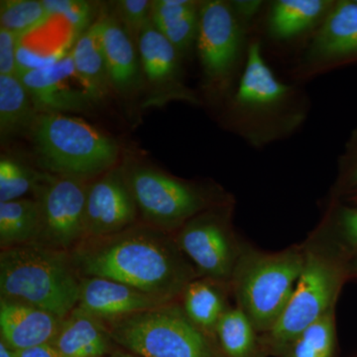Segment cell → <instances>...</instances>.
I'll use <instances>...</instances> for the list:
<instances>
[{"mask_svg": "<svg viewBox=\"0 0 357 357\" xmlns=\"http://www.w3.org/2000/svg\"><path fill=\"white\" fill-rule=\"evenodd\" d=\"M70 257L81 277L121 282L172 303L199 277L174 234L142 222L112 236L84 239Z\"/></svg>", "mask_w": 357, "mask_h": 357, "instance_id": "1", "label": "cell"}, {"mask_svg": "<svg viewBox=\"0 0 357 357\" xmlns=\"http://www.w3.org/2000/svg\"><path fill=\"white\" fill-rule=\"evenodd\" d=\"M310 109L306 91L281 81L265 60L260 37H251L241 79L220 107L223 128L260 150L295 135Z\"/></svg>", "mask_w": 357, "mask_h": 357, "instance_id": "2", "label": "cell"}, {"mask_svg": "<svg viewBox=\"0 0 357 357\" xmlns=\"http://www.w3.org/2000/svg\"><path fill=\"white\" fill-rule=\"evenodd\" d=\"M81 276L70 253L26 244L0 252V298L64 319L77 306Z\"/></svg>", "mask_w": 357, "mask_h": 357, "instance_id": "3", "label": "cell"}, {"mask_svg": "<svg viewBox=\"0 0 357 357\" xmlns=\"http://www.w3.org/2000/svg\"><path fill=\"white\" fill-rule=\"evenodd\" d=\"M39 170L91 181L121 163L119 141L79 117L39 114L29 133Z\"/></svg>", "mask_w": 357, "mask_h": 357, "instance_id": "4", "label": "cell"}, {"mask_svg": "<svg viewBox=\"0 0 357 357\" xmlns=\"http://www.w3.org/2000/svg\"><path fill=\"white\" fill-rule=\"evenodd\" d=\"M302 243L304 267L290 302L273 328L260 335L267 356L278 357L301 333L335 309L349 277V260L332 245L312 232Z\"/></svg>", "mask_w": 357, "mask_h": 357, "instance_id": "5", "label": "cell"}, {"mask_svg": "<svg viewBox=\"0 0 357 357\" xmlns=\"http://www.w3.org/2000/svg\"><path fill=\"white\" fill-rule=\"evenodd\" d=\"M303 243L268 252L245 243L230 281L236 307L260 335L273 328L290 302L303 271Z\"/></svg>", "mask_w": 357, "mask_h": 357, "instance_id": "6", "label": "cell"}, {"mask_svg": "<svg viewBox=\"0 0 357 357\" xmlns=\"http://www.w3.org/2000/svg\"><path fill=\"white\" fill-rule=\"evenodd\" d=\"M121 166L141 222L169 234L204 211L234 199L213 181L185 180L131 158Z\"/></svg>", "mask_w": 357, "mask_h": 357, "instance_id": "7", "label": "cell"}, {"mask_svg": "<svg viewBox=\"0 0 357 357\" xmlns=\"http://www.w3.org/2000/svg\"><path fill=\"white\" fill-rule=\"evenodd\" d=\"M250 27L232 1H201L195 50L203 72L204 93L220 107L236 89L245 67Z\"/></svg>", "mask_w": 357, "mask_h": 357, "instance_id": "8", "label": "cell"}, {"mask_svg": "<svg viewBox=\"0 0 357 357\" xmlns=\"http://www.w3.org/2000/svg\"><path fill=\"white\" fill-rule=\"evenodd\" d=\"M114 344L140 357H218L213 340L185 316L178 301L105 323Z\"/></svg>", "mask_w": 357, "mask_h": 357, "instance_id": "9", "label": "cell"}, {"mask_svg": "<svg viewBox=\"0 0 357 357\" xmlns=\"http://www.w3.org/2000/svg\"><path fill=\"white\" fill-rule=\"evenodd\" d=\"M236 199L204 211L174 234L199 277L230 286L246 241L234 225Z\"/></svg>", "mask_w": 357, "mask_h": 357, "instance_id": "10", "label": "cell"}, {"mask_svg": "<svg viewBox=\"0 0 357 357\" xmlns=\"http://www.w3.org/2000/svg\"><path fill=\"white\" fill-rule=\"evenodd\" d=\"M89 181L44 172L33 195L41 211L34 244L72 252L86 238V199Z\"/></svg>", "mask_w": 357, "mask_h": 357, "instance_id": "11", "label": "cell"}, {"mask_svg": "<svg viewBox=\"0 0 357 357\" xmlns=\"http://www.w3.org/2000/svg\"><path fill=\"white\" fill-rule=\"evenodd\" d=\"M357 59V0L335 1L307 39L291 75L306 82Z\"/></svg>", "mask_w": 357, "mask_h": 357, "instance_id": "12", "label": "cell"}, {"mask_svg": "<svg viewBox=\"0 0 357 357\" xmlns=\"http://www.w3.org/2000/svg\"><path fill=\"white\" fill-rule=\"evenodd\" d=\"M146 100L143 107H163L170 102H184L198 105V95L185 82L182 56L149 23L137 41Z\"/></svg>", "mask_w": 357, "mask_h": 357, "instance_id": "13", "label": "cell"}, {"mask_svg": "<svg viewBox=\"0 0 357 357\" xmlns=\"http://www.w3.org/2000/svg\"><path fill=\"white\" fill-rule=\"evenodd\" d=\"M139 211L121 163L89 181L86 199V238H100L136 225Z\"/></svg>", "mask_w": 357, "mask_h": 357, "instance_id": "14", "label": "cell"}, {"mask_svg": "<svg viewBox=\"0 0 357 357\" xmlns=\"http://www.w3.org/2000/svg\"><path fill=\"white\" fill-rule=\"evenodd\" d=\"M39 114H79L93 107V98L79 83L69 52L51 64L17 75Z\"/></svg>", "mask_w": 357, "mask_h": 357, "instance_id": "15", "label": "cell"}, {"mask_svg": "<svg viewBox=\"0 0 357 357\" xmlns=\"http://www.w3.org/2000/svg\"><path fill=\"white\" fill-rule=\"evenodd\" d=\"M171 303L121 282L81 277L77 307L103 323H109Z\"/></svg>", "mask_w": 357, "mask_h": 357, "instance_id": "16", "label": "cell"}, {"mask_svg": "<svg viewBox=\"0 0 357 357\" xmlns=\"http://www.w3.org/2000/svg\"><path fill=\"white\" fill-rule=\"evenodd\" d=\"M100 41L112 91L133 96L144 89L137 45L110 10L98 18Z\"/></svg>", "mask_w": 357, "mask_h": 357, "instance_id": "17", "label": "cell"}, {"mask_svg": "<svg viewBox=\"0 0 357 357\" xmlns=\"http://www.w3.org/2000/svg\"><path fill=\"white\" fill-rule=\"evenodd\" d=\"M62 319L40 307L0 298V340L17 351L50 344Z\"/></svg>", "mask_w": 357, "mask_h": 357, "instance_id": "18", "label": "cell"}, {"mask_svg": "<svg viewBox=\"0 0 357 357\" xmlns=\"http://www.w3.org/2000/svg\"><path fill=\"white\" fill-rule=\"evenodd\" d=\"M335 3L333 0H276L270 3L265 30L268 38L289 43L311 37Z\"/></svg>", "mask_w": 357, "mask_h": 357, "instance_id": "19", "label": "cell"}, {"mask_svg": "<svg viewBox=\"0 0 357 357\" xmlns=\"http://www.w3.org/2000/svg\"><path fill=\"white\" fill-rule=\"evenodd\" d=\"M50 344L63 357H107L114 351L105 323L77 307L62 319Z\"/></svg>", "mask_w": 357, "mask_h": 357, "instance_id": "20", "label": "cell"}, {"mask_svg": "<svg viewBox=\"0 0 357 357\" xmlns=\"http://www.w3.org/2000/svg\"><path fill=\"white\" fill-rule=\"evenodd\" d=\"M230 298L229 285L198 277L185 286L178 303L188 319L211 340L223 314L234 306Z\"/></svg>", "mask_w": 357, "mask_h": 357, "instance_id": "21", "label": "cell"}, {"mask_svg": "<svg viewBox=\"0 0 357 357\" xmlns=\"http://www.w3.org/2000/svg\"><path fill=\"white\" fill-rule=\"evenodd\" d=\"M199 6L197 0H152L151 23L182 57L196 49Z\"/></svg>", "mask_w": 357, "mask_h": 357, "instance_id": "22", "label": "cell"}, {"mask_svg": "<svg viewBox=\"0 0 357 357\" xmlns=\"http://www.w3.org/2000/svg\"><path fill=\"white\" fill-rule=\"evenodd\" d=\"M69 53L77 79L93 102L107 98L112 93V89L103 55L98 20L77 37Z\"/></svg>", "mask_w": 357, "mask_h": 357, "instance_id": "23", "label": "cell"}, {"mask_svg": "<svg viewBox=\"0 0 357 357\" xmlns=\"http://www.w3.org/2000/svg\"><path fill=\"white\" fill-rule=\"evenodd\" d=\"M38 115V110L20 77L17 75H0L1 139L29 135Z\"/></svg>", "mask_w": 357, "mask_h": 357, "instance_id": "24", "label": "cell"}, {"mask_svg": "<svg viewBox=\"0 0 357 357\" xmlns=\"http://www.w3.org/2000/svg\"><path fill=\"white\" fill-rule=\"evenodd\" d=\"M211 340L218 357L267 356L260 333L236 305L223 314Z\"/></svg>", "mask_w": 357, "mask_h": 357, "instance_id": "25", "label": "cell"}, {"mask_svg": "<svg viewBox=\"0 0 357 357\" xmlns=\"http://www.w3.org/2000/svg\"><path fill=\"white\" fill-rule=\"evenodd\" d=\"M41 211L35 198L0 203V246L3 249L36 243Z\"/></svg>", "mask_w": 357, "mask_h": 357, "instance_id": "26", "label": "cell"}, {"mask_svg": "<svg viewBox=\"0 0 357 357\" xmlns=\"http://www.w3.org/2000/svg\"><path fill=\"white\" fill-rule=\"evenodd\" d=\"M312 232L351 259L357 255V206L331 199Z\"/></svg>", "mask_w": 357, "mask_h": 357, "instance_id": "27", "label": "cell"}, {"mask_svg": "<svg viewBox=\"0 0 357 357\" xmlns=\"http://www.w3.org/2000/svg\"><path fill=\"white\" fill-rule=\"evenodd\" d=\"M335 309L301 333L278 357H335L337 352Z\"/></svg>", "mask_w": 357, "mask_h": 357, "instance_id": "28", "label": "cell"}, {"mask_svg": "<svg viewBox=\"0 0 357 357\" xmlns=\"http://www.w3.org/2000/svg\"><path fill=\"white\" fill-rule=\"evenodd\" d=\"M43 0H1L0 27L24 37L50 20Z\"/></svg>", "mask_w": 357, "mask_h": 357, "instance_id": "29", "label": "cell"}, {"mask_svg": "<svg viewBox=\"0 0 357 357\" xmlns=\"http://www.w3.org/2000/svg\"><path fill=\"white\" fill-rule=\"evenodd\" d=\"M44 171L36 170L13 157L0 160V203L25 198L34 192Z\"/></svg>", "mask_w": 357, "mask_h": 357, "instance_id": "30", "label": "cell"}, {"mask_svg": "<svg viewBox=\"0 0 357 357\" xmlns=\"http://www.w3.org/2000/svg\"><path fill=\"white\" fill-rule=\"evenodd\" d=\"M51 17L61 15L72 28L77 38L95 23V6L83 0H43Z\"/></svg>", "mask_w": 357, "mask_h": 357, "instance_id": "31", "label": "cell"}, {"mask_svg": "<svg viewBox=\"0 0 357 357\" xmlns=\"http://www.w3.org/2000/svg\"><path fill=\"white\" fill-rule=\"evenodd\" d=\"M112 11L135 42L141 32L151 22L150 0H117L114 2Z\"/></svg>", "mask_w": 357, "mask_h": 357, "instance_id": "32", "label": "cell"}, {"mask_svg": "<svg viewBox=\"0 0 357 357\" xmlns=\"http://www.w3.org/2000/svg\"><path fill=\"white\" fill-rule=\"evenodd\" d=\"M23 39L20 35L0 27V75L18 74V57Z\"/></svg>", "mask_w": 357, "mask_h": 357, "instance_id": "33", "label": "cell"}, {"mask_svg": "<svg viewBox=\"0 0 357 357\" xmlns=\"http://www.w3.org/2000/svg\"><path fill=\"white\" fill-rule=\"evenodd\" d=\"M354 190H357V154L344 162V168L340 170L337 184L333 187L332 199L340 198L342 192Z\"/></svg>", "mask_w": 357, "mask_h": 357, "instance_id": "34", "label": "cell"}, {"mask_svg": "<svg viewBox=\"0 0 357 357\" xmlns=\"http://www.w3.org/2000/svg\"><path fill=\"white\" fill-rule=\"evenodd\" d=\"M232 4L238 15L250 25H252L253 21L259 15L265 6L263 1H232Z\"/></svg>", "mask_w": 357, "mask_h": 357, "instance_id": "35", "label": "cell"}, {"mask_svg": "<svg viewBox=\"0 0 357 357\" xmlns=\"http://www.w3.org/2000/svg\"><path fill=\"white\" fill-rule=\"evenodd\" d=\"M18 357H63L51 344L38 345L32 349L18 351Z\"/></svg>", "mask_w": 357, "mask_h": 357, "instance_id": "36", "label": "cell"}, {"mask_svg": "<svg viewBox=\"0 0 357 357\" xmlns=\"http://www.w3.org/2000/svg\"><path fill=\"white\" fill-rule=\"evenodd\" d=\"M0 357H18V351L0 340Z\"/></svg>", "mask_w": 357, "mask_h": 357, "instance_id": "37", "label": "cell"}, {"mask_svg": "<svg viewBox=\"0 0 357 357\" xmlns=\"http://www.w3.org/2000/svg\"><path fill=\"white\" fill-rule=\"evenodd\" d=\"M347 269H349V277H356L357 278V255L352 256L347 263Z\"/></svg>", "mask_w": 357, "mask_h": 357, "instance_id": "38", "label": "cell"}, {"mask_svg": "<svg viewBox=\"0 0 357 357\" xmlns=\"http://www.w3.org/2000/svg\"><path fill=\"white\" fill-rule=\"evenodd\" d=\"M107 357H140L126 351H114Z\"/></svg>", "mask_w": 357, "mask_h": 357, "instance_id": "39", "label": "cell"}, {"mask_svg": "<svg viewBox=\"0 0 357 357\" xmlns=\"http://www.w3.org/2000/svg\"><path fill=\"white\" fill-rule=\"evenodd\" d=\"M352 203H356L357 204V195L356 197H354V198L351 199Z\"/></svg>", "mask_w": 357, "mask_h": 357, "instance_id": "40", "label": "cell"}]
</instances>
